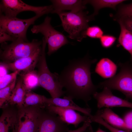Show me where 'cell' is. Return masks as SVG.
<instances>
[{"instance_id": "6da1fadb", "label": "cell", "mask_w": 132, "mask_h": 132, "mask_svg": "<svg viewBox=\"0 0 132 132\" xmlns=\"http://www.w3.org/2000/svg\"><path fill=\"white\" fill-rule=\"evenodd\" d=\"M97 61L88 55L82 58L70 60L59 74L60 84L66 89V96L81 99L88 106L92 96L98 88L92 83L90 68Z\"/></svg>"}, {"instance_id": "7a4b0ae2", "label": "cell", "mask_w": 132, "mask_h": 132, "mask_svg": "<svg viewBox=\"0 0 132 132\" xmlns=\"http://www.w3.org/2000/svg\"><path fill=\"white\" fill-rule=\"evenodd\" d=\"M42 51L37 63L40 86L46 90L52 98L60 97L65 94L59 80V74L51 72L46 61L45 49L47 44L43 37Z\"/></svg>"}, {"instance_id": "3957f363", "label": "cell", "mask_w": 132, "mask_h": 132, "mask_svg": "<svg viewBox=\"0 0 132 132\" xmlns=\"http://www.w3.org/2000/svg\"><path fill=\"white\" fill-rule=\"evenodd\" d=\"M1 44L0 59L4 62L10 63L33 54L42 46V41L33 39L29 42L18 39L10 44L6 42Z\"/></svg>"}, {"instance_id": "277c9868", "label": "cell", "mask_w": 132, "mask_h": 132, "mask_svg": "<svg viewBox=\"0 0 132 132\" xmlns=\"http://www.w3.org/2000/svg\"><path fill=\"white\" fill-rule=\"evenodd\" d=\"M88 12L81 11L76 12L62 11L57 14L62 22L64 30L72 39L81 41L83 32L88 27V22L93 19L87 15Z\"/></svg>"}, {"instance_id": "5b68a950", "label": "cell", "mask_w": 132, "mask_h": 132, "mask_svg": "<svg viewBox=\"0 0 132 132\" xmlns=\"http://www.w3.org/2000/svg\"><path fill=\"white\" fill-rule=\"evenodd\" d=\"M119 65L120 69L117 74L97 86L98 88L106 87L111 90H118L123 94L127 99L132 101V65L121 63Z\"/></svg>"}, {"instance_id": "8992f818", "label": "cell", "mask_w": 132, "mask_h": 132, "mask_svg": "<svg viewBox=\"0 0 132 132\" xmlns=\"http://www.w3.org/2000/svg\"><path fill=\"white\" fill-rule=\"evenodd\" d=\"M44 107L39 106L18 107L13 132H35Z\"/></svg>"}, {"instance_id": "52a82bcc", "label": "cell", "mask_w": 132, "mask_h": 132, "mask_svg": "<svg viewBox=\"0 0 132 132\" xmlns=\"http://www.w3.org/2000/svg\"><path fill=\"white\" fill-rule=\"evenodd\" d=\"M51 18L47 16L40 24L34 25L31 29L33 33H41L44 36L48 47V55H50L61 47L69 43L62 33L55 30L51 25Z\"/></svg>"}, {"instance_id": "ba28073f", "label": "cell", "mask_w": 132, "mask_h": 132, "mask_svg": "<svg viewBox=\"0 0 132 132\" xmlns=\"http://www.w3.org/2000/svg\"><path fill=\"white\" fill-rule=\"evenodd\" d=\"M0 28L17 39L28 41L26 33L29 27L34 24L38 18L44 15L41 14L28 19H21L17 17H8L0 14Z\"/></svg>"}, {"instance_id": "9c48e42d", "label": "cell", "mask_w": 132, "mask_h": 132, "mask_svg": "<svg viewBox=\"0 0 132 132\" xmlns=\"http://www.w3.org/2000/svg\"><path fill=\"white\" fill-rule=\"evenodd\" d=\"M52 5L43 6H35L28 5L20 0H2L0 4V14L10 17H16L19 13L25 11H31L36 15L51 13Z\"/></svg>"}, {"instance_id": "30bf717a", "label": "cell", "mask_w": 132, "mask_h": 132, "mask_svg": "<svg viewBox=\"0 0 132 132\" xmlns=\"http://www.w3.org/2000/svg\"><path fill=\"white\" fill-rule=\"evenodd\" d=\"M69 130L67 124L59 116L44 107L35 132H66Z\"/></svg>"}, {"instance_id": "8fae6325", "label": "cell", "mask_w": 132, "mask_h": 132, "mask_svg": "<svg viewBox=\"0 0 132 132\" xmlns=\"http://www.w3.org/2000/svg\"><path fill=\"white\" fill-rule=\"evenodd\" d=\"M102 91L95 93L93 97L97 102V106L99 109L103 108L125 107L132 109V102L123 99L113 95L111 90L104 87Z\"/></svg>"}, {"instance_id": "7c38bea8", "label": "cell", "mask_w": 132, "mask_h": 132, "mask_svg": "<svg viewBox=\"0 0 132 132\" xmlns=\"http://www.w3.org/2000/svg\"><path fill=\"white\" fill-rule=\"evenodd\" d=\"M45 107L49 111L58 115L65 123L73 125L76 128L81 122L90 120L88 117L81 115L72 109L49 104H46Z\"/></svg>"}, {"instance_id": "4fadbf2b", "label": "cell", "mask_w": 132, "mask_h": 132, "mask_svg": "<svg viewBox=\"0 0 132 132\" xmlns=\"http://www.w3.org/2000/svg\"><path fill=\"white\" fill-rule=\"evenodd\" d=\"M42 46L33 54L11 62H3L8 70L14 72L18 71L24 72L34 70L37 64L42 51Z\"/></svg>"}, {"instance_id": "5bb4252c", "label": "cell", "mask_w": 132, "mask_h": 132, "mask_svg": "<svg viewBox=\"0 0 132 132\" xmlns=\"http://www.w3.org/2000/svg\"><path fill=\"white\" fill-rule=\"evenodd\" d=\"M6 105L2 110L0 117V132H9L10 128L13 132L15 124L18 107Z\"/></svg>"}, {"instance_id": "9a60e30c", "label": "cell", "mask_w": 132, "mask_h": 132, "mask_svg": "<svg viewBox=\"0 0 132 132\" xmlns=\"http://www.w3.org/2000/svg\"><path fill=\"white\" fill-rule=\"evenodd\" d=\"M53 10L52 13L57 14L65 10L76 12L83 11L86 8L85 0H52Z\"/></svg>"}, {"instance_id": "2e32d148", "label": "cell", "mask_w": 132, "mask_h": 132, "mask_svg": "<svg viewBox=\"0 0 132 132\" xmlns=\"http://www.w3.org/2000/svg\"><path fill=\"white\" fill-rule=\"evenodd\" d=\"M45 104L77 111L88 117L91 115V109L80 107L74 102L72 99L66 96H64L63 98L60 97L46 98Z\"/></svg>"}, {"instance_id": "e0dca14e", "label": "cell", "mask_w": 132, "mask_h": 132, "mask_svg": "<svg viewBox=\"0 0 132 132\" xmlns=\"http://www.w3.org/2000/svg\"><path fill=\"white\" fill-rule=\"evenodd\" d=\"M94 115L102 118L113 127L129 131L123 119L110 108L99 109Z\"/></svg>"}, {"instance_id": "ac0fdd59", "label": "cell", "mask_w": 132, "mask_h": 132, "mask_svg": "<svg viewBox=\"0 0 132 132\" xmlns=\"http://www.w3.org/2000/svg\"><path fill=\"white\" fill-rule=\"evenodd\" d=\"M117 65L111 60L106 58L101 59L97 64L95 72L104 78H111L115 76Z\"/></svg>"}, {"instance_id": "d6986e66", "label": "cell", "mask_w": 132, "mask_h": 132, "mask_svg": "<svg viewBox=\"0 0 132 132\" xmlns=\"http://www.w3.org/2000/svg\"><path fill=\"white\" fill-rule=\"evenodd\" d=\"M27 90L23 83L22 78L20 76L7 102L9 104L16 105L19 108L23 107L24 100Z\"/></svg>"}, {"instance_id": "ffe728a7", "label": "cell", "mask_w": 132, "mask_h": 132, "mask_svg": "<svg viewBox=\"0 0 132 132\" xmlns=\"http://www.w3.org/2000/svg\"><path fill=\"white\" fill-rule=\"evenodd\" d=\"M118 21L121 28L118 43L130 53L132 61V32L125 27L121 20Z\"/></svg>"}, {"instance_id": "44dd1931", "label": "cell", "mask_w": 132, "mask_h": 132, "mask_svg": "<svg viewBox=\"0 0 132 132\" xmlns=\"http://www.w3.org/2000/svg\"><path fill=\"white\" fill-rule=\"evenodd\" d=\"M125 1L123 0H85L86 4H89L94 8V13L90 15L93 19L94 16L97 14L100 9L105 8H109L115 9L117 5Z\"/></svg>"}, {"instance_id": "7402d4cb", "label": "cell", "mask_w": 132, "mask_h": 132, "mask_svg": "<svg viewBox=\"0 0 132 132\" xmlns=\"http://www.w3.org/2000/svg\"><path fill=\"white\" fill-rule=\"evenodd\" d=\"M27 90H31L40 86L37 71L34 70L19 74Z\"/></svg>"}, {"instance_id": "603a6c76", "label": "cell", "mask_w": 132, "mask_h": 132, "mask_svg": "<svg viewBox=\"0 0 132 132\" xmlns=\"http://www.w3.org/2000/svg\"><path fill=\"white\" fill-rule=\"evenodd\" d=\"M46 98L44 95L34 93L31 90H27L24 100L23 106H44Z\"/></svg>"}, {"instance_id": "cb8c5ba5", "label": "cell", "mask_w": 132, "mask_h": 132, "mask_svg": "<svg viewBox=\"0 0 132 132\" xmlns=\"http://www.w3.org/2000/svg\"><path fill=\"white\" fill-rule=\"evenodd\" d=\"M16 78L5 87L0 89V107L1 108L10 98L15 87Z\"/></svg>"}, {"instance_id": "d4e9b609", "label": "cell", "mask_w": 132, "mask_h": 132, "mask_svg": "<svg viewBox=\"0 0 132 132\" xmlns=\"http://www.w3.org/2000/svg\"><path fill=\"white\" fill-rule=\"evenodd\" d=\"M103 34V31L98 26H88L82 33L81 37L82 39L86 36L92 38L100 39Z\"/></svg>"}, {"instance_id": "484cf974", "label": "cell", "mask_w": 132, "mask_h": 132, "mask_svg": "<svg viewBox=\"0 0 132 132\" xmlns=\"http://www.w3.org/2000/svg\"><path fill=\"white\" fill-rule=\"evenodd\" d=\"M92 122H95L103 126L111 132H130L118 129L110 125L100 117L92 115L90 117Z\"/></svg>"}, {"instance_id": "4316f807", "label": "cell", "mask_w": 132, "mask_h": 132, "mask_svg": "<svg viewBox=\"0 0 132 132\" xmlns=\"http://www.w3.org/2000/svg\"><path fill=\"white\" fill-rule=\"evenodd\" d=\"M20 72L16 71L13 72L5 75L0 78V89L3 88L11 83L15 79L17 78V75Z\"/></svg>"}, {"instance_id": "83f0119b", "label": "cell", "mask_w": 132, "mask_h": 132, "mask_svg": "<svg viewBox=\"0 0 132 132\" xmlns=\"http://www.w3.org/2000/svg\"><path fill=\"white\" fill-rule=\"evenodd\" d=\"M116 38L111 35H103L100 39L102 46L105 48H108L112 46L116 40Z\"/></svg>"}, {"instance_id": "f1b7e54d", "label": "cell", "mask_w": 132, "mask_h": 132, "mask_svg": "<svg viewBox=\"0 0 132 132\" xmlns=\"http://www.w3.org/2000/svg\"><path fill=\"white\" fill-rule=\"evenodd\" d=\"M117 14L120 18L126 16H132V2L121 6Z\"/></svg>"}, {"instance_id": "f546056e", "label": "cell", "mask_w": 132, "mask_h": 132, "mask_svg": "<svg viewBox=\"0 0 132 132\" xmlns=\"http://www.w3.org/2000/svg\"><path fill=\"white\" fill-rule=\"evenodd\" d=\"M124 121L128 131L132 132V110L125 113L123 116Z\"/></svg>"}, {"instance_id": "4dcf8cb0", "label": "cell", "mask_w": 132, "mask_h": 132, "mask_svg": "<svg viewBox=\"0 0 132 132\" xmlns=\"http://www.w3.org/2000/svg\"><path fill=\"white\" fill-rule=\"evenodd\" d=\"M17 39L0 28V43L8 41L13 42Z\"/></svg>"}, {"instance_id": "1f68e13d", "label": "cell", "mask_w": 132, "mask_h": 132, "mask_svg": "<svg viewBox=\"0 0 132 132\" xmlns=\"http://www.w3.org/2000/svg\"><path fill=\"white\" fill-rule=\"evenodd\" d=\"M120 19L128 30L132 32V16H126L120 18Z\"/></svg>"}, {"instance_id": "d6a6232c", "label": "cell", "mask_w": 132, "mask_h": 132, "mask_svg": "<svg viewBox=\"0 0 132 132\" xmlns=\"http://www.w3.org/2000/svg\"><path fill=\"white\" fill-rule=\"evenodd\" d=\"M91 123L90 120L84 122L83 125L78 129L73 130H69L66 132H83L91 124Z\"/></svg>"}, {"instance_id": "836d02e7", "label": "cell", "mask_w": 132, "mask_h": 132, "mask_svg": "<svg viewBox=\"0 0 132 132\" xmlns=\"http://www.w3.org/2000/svg\"><path fill=\"white\" fill-rule=\"evenodd\" d=\"M0 78L8 74L7 68L3 62H0Z\"/></svg>"}, {"instance_id": "e575fe53", "label": "cell", "mask_w": 132, "mask_h": 132, "mask_svg": "<svg viewBox=\"0 0 132 132\" xmlns=\"http://www.w3.org/2000/svg\"><path fill=\"white\" fill-rule=\"evenodd\" d=\"M83 132H93L92 127L90 124Z\"/></svg>"}, {"instance_id": "d590c367", "label": "cell", "mask_w": 132, "mask_h": 132, "mask_svg": "<svg viewBox=\"0 0 132 132\" xmlns=\"http://www.w3.org/2000/svg\"><path fill=\"white\" fill-rule=\"evenodd\" d=\"M96 132H105V131H103L100 128H99L97 130Z\"/></svg>"}]
</instances>
